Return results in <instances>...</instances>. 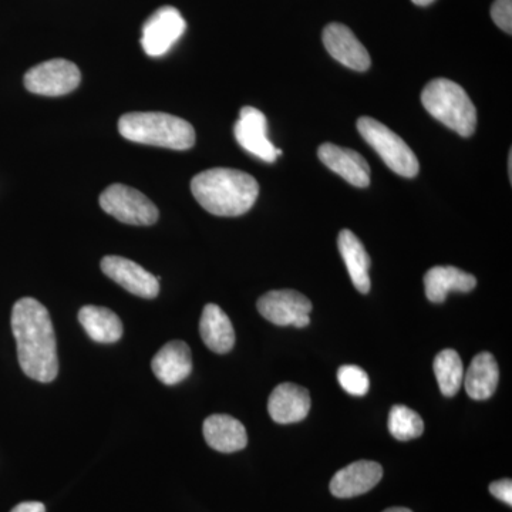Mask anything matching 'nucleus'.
Wrapping results in <instances>:
<instances>
[{
  "mask_svg": "<svg viewBox=\"0 0 512 512\" xmlns=\"http://www.w3.org/2000/svg\"><path fill=\"white\" fill-rule=\"evenodd\" d=\"M101 271L126 291L140 298L154 299L160 292L157 276L123 256H106L101 259Z\"/></svg>",
  "mask_w": 512,
  "mask_h": 512,
  "instance_id": "9b49d317",
  "label": "nucleus"
},
{
  "mask_svg": "<svg viewBox=\"0 0 512 512\" xmlns=\"http://www.w3.org/2000/svg\"><path fill=\"white\" fill-rule=\"evenodd\" d=\"M421 103L434 119L461 137L476 133V106L460 84L448 79L431 80L421 93Z\"/></svg>",
  "mask_w": 512,
  "mask_h": 512,
  "instance_id": "20e7f679",
  "label": "nucleus"
},
{
  "mask_svg": "<svg viewBox=\"0 0 512 512\" xmlns=\"http://www.w3.org/2000/svg\"><path fill=\"white\" fill-rule=\"evenodd\" d=\"M151 369L157 379L167 386L183 382L192 372L190 346L183 340L168 342L151 360Z\"/></svg>",
  "mask_w": 512,
  "mask_h": 512,
  "instance_id": "dca6fc26",
  "label": "nucleus"
},
{
  "mask_svg": "<svg viewBox=\"0 0 512 512\" xmlns=\"http://www.w3.org/2000/svg\"><path fill=\"white\" fill-rule=\"evenodd\" d=\"M477 286V279L456 266H434L424 275V289L430 302L446 301L450 292H471Z\"/></svg>",
  "mask_w": 512,
  "mask_h": 512,
  "instance_id": "a211bd4d",
  "label": "nucleus"
},
{
  "mask_svg": "<svg viewBox=\"0 0 512 512\" xmlns=\"http://www.w3.org/2000/svg\"><path fill=\"white\" fill-rule=\"evenodd\" d=\"M389 430L394 439L399 441L419 439L424 431L423 419L409 407L397 404L390 410Z\"/></svg>",
  "mask_w": 512,
  "mask_h": 512,
  "instance_id": "b1692460",
  "label": "nucleus"
},
{
  "mask_svg": "<svg viewBox=\"0 0 512 512\" xmlns=\"http://www.w3.org/2000/svg\"><path fill=\"white\" fill-rule=\"evenodd\" d=\"M10 512H46L45 504L37 503V501H29L16 505Z\"/></svg>",
  "mask_w": 512,
  "mask_h": 512,
  "instance_id": "cd10ccee",
  "label": "nucleus"
},
{
  "mask_svg": "<svg viewBox=\"0 0 512 512\" xmlns=\"http://www.w3.org/2000/svg\"><path fill=\"white\" fill-rule=\"evenodd\" d=\"M311 410V394L295 383L279 384L268 400V412L278 424L299 423Z\"/></svg>",
  "mask_w": 512,
  "mask_h": 512,
  "instance_id": "2eb2a0df",
  "label": "nucleus"
},
{
  "mask_svg": "<svg viewBox=\"0 0 512 512\" xmlns=\"http://www.w3.org/2000/svg\"><path fill=\"white\" fill-rule=\"evenodd\" d=\"M338 382L342 389L352 396L362 397L369 392V376L362 367L345 365L338 370Z\"/></svg>",
  "mask_w": 512,
  "mask_h": 512,
  "instance_id": "393cba45",
  "label": "nucleus"
},
{
  "mask_svg": "<svg viewBox=\"0 0 512 512\" xmlns=\"http://www.w3.org/2000/svg\"><path fill=\"white\" fill-rule=\"evenodd\" d=\"M205 441L220 453H235L248 444L247 430L241 421L228 414H214L204 421Z\"/></svg>",
  "mask_w": 512,
  "mask_h": 512,
  "instance_id": "f3484780",
  "label": "nucleus"
},
{
  "mask_svg": "<svg viewBox=\"0 0 512 512\" xmlns=\"http://www.w3.org/2000/svg\"><path fill=\"white\" fill-rule=\"evenodd\" d=\"M357 130L393 173L404 178H414L419 174L420 165L416 154L389 127L372 117H360Z\"/></svg>",
  "mask_w": 512,
  "mask_h": 512,
  "instance_id": "39448f33",
  "label": "nucleus"
},
{
  "mask_svg": "<svg viewBox=\"0 0 512 512\" xmlns=\"http://www.w3.org/2000/svg\"><path fill=\"white\" fill-rule=\"evenodd\" d=\"M412 2L417 6H429L434 0H412Z\"/></svg>",
  "mask_w": 512,
  "mask_h": 512,
  "instance_id": "c85d7f7f",
  "label": "nucleus"
},
{
  "mask_svg": "<svg viewBox=\"0 0 512 512\" xmlns=\"http://www.w3.org/2000/svg\"><path fill=\"white\" fill-rule=\"evenodd\" d=\"M234 134L239 146L265 163H275L276 158L282 156V151L268 138V120L265 114L255 107H244L241 110Z\"/></svg>",
  "mask_w": 512,
  "mask_h": 512,
  "instance_id": "9d476101",
  "label": "nucleus"
},
{
  "mask_svg": "<svg viewBox=\"0 0 512 512\" xmlns=\"http://www.w3.org/2000/svg\"><path fill=\"white\" fill-rule=\"evenodd\" d=\"M100 205L107 214L128 225L156 224L158 210L143 192L123 184L110 185L100 195Z\"/></svg>",
  "mask_w": 512,
  "mask_h": 512,
  "instance_id": "423d86ee",
  "label": "nucleus"
},
{
  "mask_svg": "<svg viewBox=\"0 0 512 512\" xmlns=\"http://www.w3.org/2000/svg\"><path fill=\"white\" fill-rule=\"evenodd\" d=\"M187 23L173 6L160 8L147 19L141 35V46L151 57L164 56L184 35Z\"/></svg>",
  "mask_w": 512,
  "mask_h": 512,
  "instance_id": "1a4fd4ad",
  "label": "nucleus"
},
{
  "mask_svg": "<svg viewBox=\"0 0 512 512\" xmlns=\"http://www.w3.org/2000/svg\"><path fill=\"white\" fill-rule=\"evenodd\" d=\"M383 468L375 461H356L342 468L330 481V493L338 498H353L369 493L380 483Z\"/></svg>",
  "mask_w": 512,
  "mask_h": 512,
  "instance_id": "ddd939ff",
  "label": "nucleus"
},
{
  "mask_svg": "<svg viewBox=\"0 0 512 512\" xmlns=\"http://www.w3.org/2000/svg\"><path fill=\"white\" fill-rule=\"evenodd\" d=\"M258 311L274 325L303 329L311 323L312 302L291 289L271 291L259 299Z\"/></svg>",
  "mask_w": 512,
  "mask_h": 512,
  "instance_id": "6e6552de",
  "label": "nucleus"
},
{
  "mask_svg": "<svg viewBox=\"0 0 512 512\" xmlns=\"http://www.w3.org/2000/svg\"><path fill=\"white\" fill-rule=\"evenodd\" d=\"M383 512H413V511L409 510V508L394 507V508H389V510H386Z\"/></svg>",
  "mask_w": 512,
  "mask_h": 512,
  "instance_id": "c756f323",
  "label": "nucleus"
},
{
  "mask_svg": "<svg viewBox=\"0 0 512 512\" xmlns=\"http://www.w3.org/2000/svg\"><path fill=\"white\" fill-rule=\"evenodd\" d=\"M500 379L497 360L488 352L478 353L464 373V387L471 399L488 400L495 393Z\"/></svg>",
  "mask_w": 512,
  "mask_h": 512,
  "instance_id": "412c9836",
  "label": "nucleus"
},
{
  "mask_svg": "<svg viewBox=\"0 0 512 512\" xmlns=\"http://www.w3.org/2000/svg\"><path fill=\"white\" fill-rule=\"evenodd\" d=\"M322 39L329 55L343 66L355 72H366L370 69L372 59L369 52L348 26L342 23H330L323 30Z\"/></svg>",
  "mask_w": 512,
  "mask_h": 512,
  "instance_id": "f8f14e48",
  "label": "nucleus"
},
{
  "mask_svg": "<svg viewBox=\"0 0 512 512\" xmlns=\"http://www.w3.org/2000/svg\"><path fill=\"white\" fill-rule=\"evenodd\" d=\"M82 74L76 64L53 59L37 64L25 74V86L30 93L57 97L72 93L79 87Z\"/></svg>",
  "mask_w": 512,
  "mask_h": 512,
  "instance_id": "0eeeda50",
  "label": "nucleus"
},
{
  "mask_svg": "<svg viewBox=\"0 0 512 512\" xmlns=\"http://www.w3.org/2000/svg\"><path fill=\"white\" fill-rule=\"evenodd\" d=\"M493 22L505 33L512 32V0H495L491 6Z\"/></svg>",
  "mask_w": 512,
  "mask_h": 512,
  "instance_id": "a878e982",
  "label": "nucleus"
},
{
  "mask_svg": "<svg viewBox=\"0 0 512 512\" xmlns=\"http://www.w3.org/2000/svg\"><path fill=\"white\" fill-rule=\"evenodd\" d=\"M79 322L90 339L97 343H114L123 336V323L119 316L101 306H83L79 312Z\"/></svg>",
  "mask_w": 512,
  "mask_h": 512,
  "instance_id": "4be33fe9",
  "label": "nucleus"
},
{
  "mask_svg": "<svg viewBox=\"0 0 512 512\" xmlns=\"http://www.w3.org/2000/svg\"><path fill=\"white\" fill-rule=\"evenodd\" d=\"M318 157L330 171L340 175L349 184L357 188L369 187L370 167L357 151L325 143L319 147Z\"/></svg>",
  "mask_w": 512,
  "mask_h": 512,
  "instance_id": "4468645a",
  "label": "nucleus"
},
{
  "mask_svg": "<svg viewBox=\"0 0 512 512\" xmlns=\"http://www.w3.org/2000/svg\"><path fill=\"white\" fill-rule=\"evenodd\" d=\"M191 191L198 204L212 215L239 217L254 207L259 184L244 171L211 168L192 178Z\"/></svg>",
  "mask_w": 512,
  "mask_h": 512,
  "instance_id": "f03ea898",
  "label": "nucleus"
},
{
  "mask_svg": "<svg viewBox=\"0 0 512 512\" xmlns=\"http://www.w3.org/2000/svg\"><path fill=\"white\" fill-rule=\"evenodd\" d=\"M12 330L23 373L40 383L53 382L59 359L55 329L45 306L33 298L20 299L13 306Z\"/></svg>",
  "mask_w": 512,
  "mask_h": 512,
  "instance_id": "f257e3e1",
  "label": "nucleus"
},
{
  "mask_svg": "<svg viewBox=\"0 0 512 512\" xmlns=\"http://www.w3.org/2000/svg\"><path fill=\"white\" fill-rule=\"evenodd\" d=\"M201 338L212 352L225 355L235 345V332L231 319L220 306L208 303L200 320Z\"/></svg>",
  "mask_w": 512,
  "mask_h": 512,
  "instance_id": "6ab92c4d",
  "label": "nucleus"
},
{
  "mask_svg": "<svg viewBox=\"0 0 512 512\" xmlns=\"http://www.w3.org/2000/svg\"><path fill=\"white\" fill-rule=\"evenodd\" d=\"M490 493L494 495L498 500L503 501L507 505H512V481L510 478L505 480L494 481L490 485Z\"/></svg>",
  "mask_w": 512,
  "mask_h": 512,
  "instance_id": "bb28decb",
  "label": "nucleus"
},
{
  "mask_svg": "<svg viewBox=\"0 0 512 512\" xmlns=\"http://www.w3.org/2000/svg\"><path fill=\"white\" fill-rule=\"evenodd\" d=\"M121 136L133 143L190 150L195 144V130L188 121L167 113H128L119 121Z\"/></svg>",
  "mask_w": 512,
  "mask_h": 512,
  "instance_id": "7ed1b4c3",
  "label": "nucleus"
},
{
  "mask_svg": "<svg viewBox=\"0 0 512 512\" xmlns=\"http://www.w3.org/2000/svg\"><path fill=\"white\" fill-rule=\"evenodd\" d=\"M434 373L443 396H456L464 382L463 360L456 350L446 349L436 356Z\"/></svg>",
  "mask_w": 512,
  "mask_h": 512,
  "instance_id": "5701e85b",
  "label": "nucleus"
},
{
  "mask_svg": "<svg viewBox=\"0 0 512 512\" xmlns=\"http://www.w3.org/2000/svg\"><path fill=\"white\" fill-rule=\"evenodd\" d=\"M338 247L353 285L360 293L366 295L370 291V256L365 245L349 229H342L338 238Z\"/></svg>",
  "mask_w": 512,
  "mask_h": 512,
  "instance_id": "aec40b11",
  "label": "nucleus"
}]
</instances>
